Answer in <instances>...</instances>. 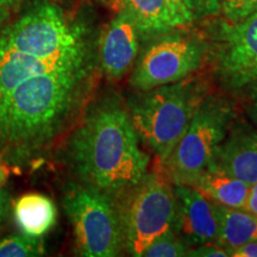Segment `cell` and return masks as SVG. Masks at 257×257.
I'll return each mask as SVG.
<instances>
[{
  "instance_id": "cell-1",
  "label": "cell",
  "mask_w": 257,
  "mask_h": 257,
  "mask_svg": "<svg viewBox=\"0 0 257 257\" xmlns=\"http://www.w3.org/2000/svg\"><path fill=\"white\" fill-rule=\"evenodd\" d=\"M93 59L34 76L0 100V150L25 163L50 146L85 102L95 74Z\"/></svg>"
},
{
  "instance_id": "cell-2",
  "label": "cell",
  "mask_w": 257,
  "mask_h": 257,
  "mask_svg": "<svg viewBox=\"0 0 257 257\" xmlns=\"http://www.w3.org/2000/svg\"><path fill=\"white\" fill-rule=\"evenodd\" d=\"M67 155L80 181L115 200L147 174L150 162L118 94L102 95L88 106L69 138Z\"/></svg>"
},
{
  "instance_id": "cell-3",
  "label": "cell",
  "mask_w": 257,
  "mask_h": 257,
  "mask_svg": "<svg viewBox=\"0 0 257 257\" xmlns=\"http://www.w3.org/2000/svg\"><path fill=\"white\" fill-rule=\"evenodd\" d=\"M137 92L125 102L128 114L140 140L163 165L208 93L207 85L191 75L181 81Z\"/></svg>"
},
{
  "instance_id": "cell-4",
  "label": "cell",
  "mask_w": 257,
  "mask_h": 257,
  "mask_svg": "<svg viewBox=\"0 0 257 257\" xmlns=\"http://www.w3.org/2000/svg\"><path fill=\"white\" fill-rule=\"evenodd\" d=\"M63 207L72 224L80 256L120 255L124 234L115 199L83 182L69 184L64 191Z\"/></svg>"
},
{
  "instance_id": "cell-5",
  "label": "cell",
  "mask_w": 257,
  "mask_h": 257,
  "mask_svg": "<svg viewBox=\"0 0 257 257\" xmlns=\"http://www.w3.org/2000/svg\"><path fill=\"white\" fill-rule=\"evenodd\" d=\"M236 118L230 99L210 94L202 99L187 130L163 163L173 185L191 186L211 163L214 149L224 140Z\"/></svg>"
},
{
  "instance_id": "cell-6",
  "label": "cell",
  "mask_w": 257,
  "mask_h": 257,
  "mask_svg": "<svg viewBox=\"0 0 257 257\" xmlns=\"http://www.w3.org/2000/svg\"><path fill=\"white\" fill-rule=\"evenodd\" d=\"M115 201L123 227L124 250L131 256H143L154 240L175 230L174 186L155 173H147Z\"/></svg>"
},
{
  "instance_id": "cell-7",
  "label": "cell",
  "mask_w": 257,
  "mask_h": 257,
  "mask_svg": "<svg viewBox=\"0 0 257 257\" xmlns=\"http://www.w3.org/2000/svg\"><path fill=\"white\" fill-rule=\"evenodd\" d=\"M0 44L36 57H51L88 47L85 31L59 6L36 2L0 31Z\"/></svg>"
},
{
  "instance_id": "cell-8",
  "label": "cell",
  "mask_w": 257,
  "mask_h": 257,
  "mask_svg": "<svg viewBox=\"0 0 257 257\" xmlns=\"http://www.w3.org/2000/svg\"><path fill=\"white\" fill-rule=\"evenodd\" d=\"M205 48L192 38L169 35L143 50L130 76L131 87L147 91L181 81L202 67Z\"/></svg>"
},
{
  "instance_id": "cell-9",
  "label": "cell",
  "mask_w": 257,
  "mask_h": 257,
  "mask_svg": "<svg viewBox=\"0 0 257 257\" xmlns=\"http://www.w3.org/2000/svg\"><path fill=\"white\" fill-rule=\"evenodd\" d=\"M213 74L220 87L232 93L248 91L257 82V11L220 29Z\"/></svg>"
},
{
  "instance_id": "cell-10",
  "label": "cell",
  "mask_w": 257,
  "mask_h": 257,
  "mask_svg": "<svg viewBox=\"0 0 257 257\" xmlns=\"http://www.w3.org/2000/svg\"><path fill=\"white\" fill-rule=\"evenodd\" d=\"M176 232L189 246L216 242L219 234L220 205L191 186L174 185Z\"/></svg>"
},
{
  "instance_id": "cell-11",
  "label": "cell",
  "mask_w": 257,
  "mask_h": 257,
  "mask_svg": "<svg viewBox=\"0 0 257 257\" xmlns=\"http://www.w3.org/2000/svg\"><path fill=\"white\" fill-rule=\"evenodd\" d=\"M138 36L140 30L134 19L120 10L99 42V66L108 80L118 81L133 70L140 50Z\"/></svg>"
},
{
  "instance_id": "cell-12",
  "label": "cell",
  "mask_w": 257,
  "mask_h": 257,
  "mask_svg": "<svg viewBox=\"0 0 257 257\" xmlns=\"http://www.w3.org/2000/svg\"><path fill=\"white\" fill-rule=\"evenodd\" d=\"M91 59L88 47L62 55L36 57L0 44V100L25 80L79 66Z\"/></svg>"
},
{
  "instance_id": "cell-13",
  "label": "cell",
  "mask_w": 257,
  "mask_h": 257,
  "mask_svg": "<svg viewBox=\"0 0 257 257\" xmlns=\"http://www.w3.org/2000/svg\"><path fill=\"white\" fill-rule=\"evenodd\" d=\"M248 185L257 182V130L243 120H233L224 140L214 149L211 163Z\"/></svg>"
},
{
  "instance_id": "cell-14",
  "label": "cell",
  "mask_w": 257,
  "mask_h": 257,
  "mask_svg": "<svg viewBox=\"0 0 257 257\" xmlns=\"http://www.w3.org/2000/svg\"><path fill=\"white\" fill-rule=\"evenodd\" d=\"M191 187L206 195L217 204L229 208H243L250 185L231 176L213 166H208Z\"/></svg>"
},
{
  "instance_id": "cell-15",
  "label": "cell",
  "mask_w": 257,
  "mask_h": 257,
  "mask_svg": "<svg viewBox=\"0 0 257 257\" xmlns=\"http://www.w3.org/2000/svg\"><path fill=\"white\" fill-rule=\"evenodd\" d=\"M14 214L22 233L41 238L53 229L57 218L55 204L40 193L22 195L14 204Z\"/></svg>"
},
{
  "instance_id": "cell-16",
  "label": "cell",
  "mask_w": 257,
  "mask_h": 257,
  "mask_svg": "<svg viewBox=\"0 0 257 257\" xmlns=\"http://www.w3.org/2000/svg\"><path fill=\"white\" fill-rule=\"evenodd\" d=\"M121 3L140 34L162 35L180 28L166 0H121Z\"/></svg>"
},
{
  "instance_id": "cell-17",
  "label": "cell",
  "mask_w": 257,
  "mask_h": 257,
  "mask_svg": "<svg viewBox=\"0 0 257 257\" xmlns=\"http://www.w3.org/2000/svg\"><path fill=\"white\" fill-rule=\"evenodd\" d=\"M220 225L217 243L225 249L257 242V216L243 208H219Z\"/></svg>"
},
{
  "instance_id": "cell-18",
  "label": "cell",
  "mask_w": 257,
  "mask_h": 257,
  "mask_svg": "<svg viewBox=\"0 0 257 257\" xmlns=\"http://www.w3.org/2000/svg\"><path fill=\"white\" fill-rule=\"evenodd\" d=\"M43 251L41 237L22 233L0 240V257H34L41 256Z\"/></svg>"
},
{
  "instance_id": "cell-19",
  "label": "cell",
  "mask_w": 257,
  "mask_h": 257,
  "mask_svg": "<svg viewBox=\"0 0 257 257\" xmlns=\"http://www.w3.org/2000/svg\"><path fill=\"white\" fill-rule=\"evenodd\" d=\"M191 246L175 230L156 238L143 252V257H182L187 256Z\"/></svg>"
},
{
  "instance_id": "cell-20",
  "label": "cell",
  "mask_w": 257,
  "mask_h": 257,
  "mask_svg": "<svg viewBox=\"0 0 257 257\" xmlns=\"http://www.w3.org/2000/svg\"><path fill=\"white\" fill-rule=\"evenodd\" d=\"M220 10L229 23H234L257 11V0H220Z\"/></svg>"
},
{
  "instance_id": "cell-21",
  "label": "cell",
  "mask_w": 257,
  "mask_h": 257,
  "mask_svg": "<svg viewBox=\"0 0 257 257\" xmlns=\"http://www.w3.org/2000/svg\"><path fill=\"white\" fill-rule=\"evenodd\" d=\"M166 3L180 28L186 27L193 21V12L186 4L185 0H166Z\"/></svg>"
},
{
  "instance_id": "cell-22",
  "label": "cell",
  "mask_w": 257,
  "mask_h": 257,
  "mask_svg": "<svg viewBox=\"0 0 257 257\" xmlns=\"http://www.w3.org/2000/svg\"><path fill=\"white\" fill-rule=\"evenodd\" d=\"M187 256H194V257H227L226 249L221 246L220 244L216 242L212 243H204L195 245V248H189Z\"/></svg>"
},
{
  "instance_id": "cell-23",
  "label": "cell",
  "mask_w": 257,
  "mask_h": 257,
  "mask_svg": "<svg viewBox=\"0 0 257 257\" xmlns=\"http://www.w3.org/2000/svg\"><path fill=\"white\" fill-rule=\"evenodd\" d=\"M185 2L192 12L194 9L202 14H217L220 10V0H185Z\"/></svg>"
},
{
  "instance_id": "cell-24",
  "label": "cell",
  "mask_w": 257,
  "mask_h": 257,
  "mask_svg": "<svg viewBox=\"0 0 257 257\" xmlns=\"http://www.w3.org/2000/svg\"><path fill=\"white\" fill-rule=\"evenodd\" d=\"M226 251L232 257H257V242L244 243L242 245L226 249Z\"/></svg>"
},
{
  "instance_id": "cell-25",
  "label": "cell",
  "mask_w": 257,
  "mask_h": 257,
  "mask_svg": "<svg viewBox=\"0 0 257 257\" xmlns=\"http://www.w3.org/2000/svg\"><path fill=\"white\" fill-rule=\"evenodd\" d=\"M23 0H0V25L5 23Z\"/></svg>"
},
{
  "instance_id": "cell-26",
  "label": "cell",
  "mask_w": 257,
  "mask_h": 257,
  "mask_svg": "<svg viewBox=\"0 0 257 257\" xmlns=\"http://www.w3.org/2000/svg\"><path fill=\"white\" fill-rule=\"evenodd\" d=\"M249 101L246 112L253 123L257 124V82L249 89Z\"/></svg>"
},
{
  "instance_id": "cell-27",
  "label": "cell",
  "mask_w": 257,
  "mask_h": 257,
  "mask_svg": "<svg viewBox=\"0 0 257 257\" xmlns=\"http://www.w3.org/2000/svg\"><path fill=\"white\" fill-rule=\"evenodd\" d=\"M243 210L248 211L250 213L257 216V182L250 186L248 197H246Z\"/></svg>"
},
{
  "instance_id": "cell-28",
  "label": "cell",
  "mask_w": 257,
  "mask_h": 257,
  "mask_svg": "<svg viewBox=\"0 0 257 257\" xmlns=\"http://www.w3.org/2000/svg\"><path fill=\"white\" fill-rule=\"evenodd\" d=\"M10 205H11L10 193L5 188H0V225L8 217Z\"/></svg>"
},
{
  "instance_id": "cell-29",
  "label": "cell",
  "mask_w": 257,
  "mask_h": 257,
  "mask_svg": "<svg viewBox=\"0 0 257 257\" xmlns=\"http://www.w3.org/2000/svg\"><path fill=\"white\" fill-rule=\"evenodd\" d=\"M10 176V170L8 168V165L4 162V160L0 157V188L4 187Z\"/></svg>"
}]
</instances>
